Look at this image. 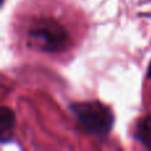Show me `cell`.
I'll list each match as a JSON object with an SVG mask.
<instances>
[{"instance_id":"6da1fadb","label":"cell","mask_w":151,"mask_h":151,"mask_svg":"<svg viewBox=\"0 0 151 151\" xmlns=\"http://www.w3.org/2000/svg\"><path fill=\"white\" fill-rule=\"evenodd\" d=\"M70 109L81 126L94 135H106L114 125L113 111L99 102H77Z\"/></svg>"},{"instance_id":"7a4b0ae2","label":"cell","mask_w":151,"mask_h":151,"mask_svg":"<svg viewBox=\"0 0 151 151\" xmlns=\"http://www.w3.org/2000/svg\"><path fill=\"white\" fill-rule=\"evenodd\" d=\"M29 36L47 52L63 50L68 44V35L65 29L53 20H40L29 31Z\"/></svg>"},{"instance_id":"3957f363","label":"cell","mask_w":151,"mask_h":151,"mask_svg":"<svg viewBox=\"0 0 151 151\" xmlns=\"http://www.w3.org/2000/svg\"><path fill=\"white\" fill-rule=\"evenodd\" d=\"M16 118L12 109L7 106H3L0 109V139L3 142H7L11 139L15 129Z\"/></svg>"},{"instance_id":"277c9868","label":"cell","mask_w":151,"mask_h":151,"mask_svg":"<svg viewBox=\"0 0 151 151\" xmlns=\"http://www.w3.org/2000/svg\"><path fill=\"white\" fill-rule=\"evenodd\" d=\"M137 138L143 146L151 149V117H143L137 125Z\"/></svg>"},{"instance_id":"5b68a950","label":"cell","mask_w":151,"mask_h":151,"mask_svg":"<svg viewBox=\"0 0 151 151\" xmlns=\"http://www.w3.org/2000/svg\"><path fill=\"white\" fill-rule=\"evenodd\" d=\"M149 77H151V64H150V68H149Z\"/></svg>"}]
</instances>
